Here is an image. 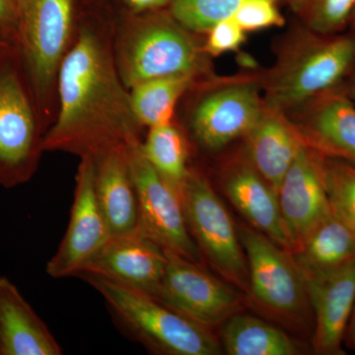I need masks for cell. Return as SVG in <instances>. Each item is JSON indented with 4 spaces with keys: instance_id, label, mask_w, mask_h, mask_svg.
Returning <instances> with one entry per match:
<instances>
[{
    "instance_id": "cell-20",
    "label": "cell",
    "mask_w": 355,
    "mask_h": 355,
    "mask_svg": "<svg viewBox=\"0 0 355 355\" xmlns=\"http://www.w3.org/2000/svg\"><path fill=\"white\" fill-rule=\"evenodd\" d=\"M93 160L96 193L112 236L135 232L139 227V200L128 146L113 149Z\"/></svg>"
},
{
    "instance_id": "cell-8",
    "label": "cell",
    "mask_w": 355,
    "mask_h": 355,
    "mask_svg": "<svg viewBox=\"0 0 355 355\" xmlns=\"http://www.w3.org/2000/svg\"><path fill=\"white\" fill-rule=\"evenodd\" d=\"M187 225L207 261L227 282L249 293V270L239 232L209 178L191 166L181 191Z\"/></svg>"
},
{
    "instance_id": "cell-24",
    "label": "cell",
    "mask_w": 355,
    "mask_h": 355,
    "mask_svg": "<svg viewBox=\"0 0 355 355\" xmlns=\"http://www.w3.org/2000/svg\"><path fill=\"white\" fill-rule=\"evenodd\" d=\"M222 342L230 355H295L297 345L284 331L250 315L229 318L222 331Z\"/></svg>"
},
{
    "instance_id": "cell-6",
    "label": "cell",
    "mask_w": 355,
    "mask_h": 355,
    "mask_svg": "<svg viewBox=\"0 0 355 355\" xmlns=\"http://www.w3.org/2000/svg\"><path fill=\"white\" fill-rule=\"evenodd\" d=\"M263 106L260 70L230 76L217 74L189 89L178 107L176 120L191 147L219 153L246 135Z\"/></svg>"
},
{
    "instance_id": "cell-13",
    "label": "cell",
    "mask_w": 355,
    "mask_h": 355,
    "mask_svg": "<svg viewBox=\"0 0 355 355\" xmlns=\"http://www.w3.org/2000/svg\"><path fill=\"white\" fill-rule=\"evenodd\" d=\"M286 114L311 150L355 166V103L342 85Z\"/></svg>"
},
{
    "instance_id": "cell-35",
    "label": "cell",
    "mask_w": 355,
    "mask_h": 355,
    "mask_svg": "<svg viewBox=\"0 0 355 355\" xmlns=\"http://www.w3.org/2000/svg\"><path fill=\"white\" fill-rule=\"evenodd\" d=\"M11 44H13V42L0 32V51L4 50L7 46H11Z\"/></svg>"
},
{
    "instance_id": "cell-9",
    "label": "cell",
    "mask_w": 355,
    "mask_h": 355,
    "mask_svg": "<svg viewBox=\"0 0 355 355\" xmlns=\"http://www.w3.org/2000/svg\"><path fill=\"white\" fill-rule=\"evenodd\" d=\"M141 142L128 146V163L139 200L137 231L165 251L205 265L187 225L181 196L148 162L142 153Z\"/></svg>"
},
{
    "instance_id": "cell-18",
    "label": "cell",
    "mask_w": 355,
    "mask_h": 355,
    "mask_svg": "<svg viewBox=\"0 0 355 355\" xmlns=\"http://www.w3.org/2000/svg\"><path fill=\"white\" fill-rule=\"evenodd\" d=\"M243 140V150L250 162L277 191L305 146L288 116L266 104Z\"/></svg>"
},
{
    "instance_id": "cell-25",
    "label": "cell",
    "mask_w": 355,
    "mask_h": 355,
    "mask_svg": "<svg viewBox=\"0 0 355 355\" xmlns=\"http://www.w3.org/2000/svg\"><path fill=\"white\" fill-rule=\"evenodd\" d=\"M286 6L305 27L336 34L349 29L355 0H286Z\"/></svg>"
},
{
    "instance_id": "cell-23",
    "label": "cell",
    "mask_w": 355,
    "mask_h": 355,
    "mask_svg": "<svg viewBox=\"0 0 355 355\" xmlns=\"http://www.w3.org/2000/svg\"><path fill=\"white\" fill-rule=\"evenodd\" d=\"M200 80L188 76H164L130 88L132 109L140 127L148 130L174 121L182 98Z\"/></svg>"
},
{
    "instance_id": "cell-10",
    "label": "cell",
    "mask_w": 355,
    "mask_h": 355,
    "mask_svg": "<svg viewBox=\"0 0 355 355\" xmlns=\"http://www.w3.org/2000/svg\"><path fill=\"white\" fill-rule=\"evenodd\" d=\"M249 270V293L259 305L289 321L304 319L308 305L304 279L291 253L256 229L238 230Z\"/></svg>"
},
{
    "instance_id": "cell-28",
    "label": "cell",
    "mask_w": 355,
    "mask_h": 355,
    "mask_svg": "<svg viewBox=\"0 0 355 355\" xmlns=\"http://www.w3.org/2000/svg\"><path fill=\"white\" fill-rule=\"evenodd\" d=\"M279 0H247L233 17L246 33L272 27H284L286 18Z\"/></svg>"
},
{
    "instance_id": "cell-30",
    "label": "cell",
    "mask_w": 355,
    "mask_h": 355,
    "mask_svg": "<svg viewBox=\"0 0 355 355\" xmlns=\"http://www.w3.org/2000/svg\"><path fill=\"white\" fill-rule=\"evenodd\" d=\"M173 0H112L111 6L119 14H140L167 9Z\"/></svg>"
},
{
    "instance_id": "cell-14",
    "label": "cell",
    "mask_w": 355,
    "mask_h": 355,
    "mask_svg": "<svg viewBox=\"0 0 355 355\" xmlns=\"http://www.w3.org/2000/svg\"><path fill=\"white\" fill-rule=\"evenodd\" d=\"M277 195L294 253L333 211L324 182L323 156L303 147Z\"/></svg>"
},
{
    "instance_id": "cell-17",
    "label": "cell",
    "mask_w": 355,
    "mask_h": 355,
    "mask_svg": "<svg viewBox=\"0 0 355 355\" xmlns=\"http://www.w3.org/2000/svg\"><path fill=\"white\" fill-rule=\"evenodd\" d=\"M166 265L164 250L137 230L112 236L80 273L99 275L154 296L164 277Z\"/></svg>"
},
{
    "instance_id": "cell-4",
    "label": "cell",
    "mask_w": 355,
    "mask_h": 355,
    "mask_svg": "<svg viewBox=\"0 0 355 355\" xmlns=\"http://www.w3.org/2000/svg\"><path fill=\"white\" fill-rule=\"evenodd\" d=\"M16 3L14 44L48 132L58 113V71L76 40L81 6L78 0H16Z\"/></svg>"
},
{
    "instance_id": "cell-5",
    "label": "cell",
    "mask_w": 355,
    "mask_h": 355,
    "mask_svg": "<svg viewBox=\"0 0 355 355\" xmlns=\"http://www.w3.org/2000/svg\"><path fill=\"white\" fill-rule=\"evenodd\" d=\"M106 303L123 335L149 352L164 355H219L220 343L211 329L144 292L121 286L92 273L78 275Z\"/></svg>"
},
{
    "instance_id": "cell-12",
    "label": "cell",
    "mask_w": 355,
    "mask_h": 355,
    "mask_svg": "<svg viewBox=\"0 0 355 355\" xmlns=\"http://www.w3.org/2000/svg\"><path fill=\"white\" fill-rule=\"evenodd\" d=\"M111 237L96 193L94 160L80 158L69 226L46 273L55 279L77 277Z\"/></svg>"
},
{
    "instance_id": "cell-2",
    "label": "cell",
    "mask_w": 355,
    "mask_h": 355,
    "mask_svg": "<svg viewBox=\"0 0 355 355\" xmlns=\"http://www.w3.org/2000/svg\"><path fill=\"white\" fill-rule=\"evenodd\" d=\"M272 67L260 70L266 106L291 113L343 85L355 67V30L324 34L294 21L275 48Z\"/></svg>"
},
{
    "instance_id": "cell-26",
    "label": "cell",
    "mask_w": 355,
    "mask_h": 355,
    "mask_svg": "<svg viewBox=\"0 0 355 355\" xmlns=\"http://www.w3.org/2000/svg\"><path fill=\"white\" fill-rule=\"evenodd\" d=\"M247 0H173L167 10L187 29L205 36L217 23L233 17ZM286 6V0H279Z\"/></svg>"
},
{
    "instance_id": "cell-15",
    "label": "cell",
    "mask_w": 355,
    "mask_h": 355,
    "mask_svg": "<svg viewBox=\"0 0 355 355\" xmlns=\"http://www.w3.org/2000/svg\"><path fill=\"white\" fill-rule=\"evenodd\" d=\"M302 275L315 315V352L345 355L343 343L355 304V260L331 270Z\"/></svg>"
},
{
    "instance_id": "cell-19",
    "label": "cell",
    "mask_w": 355,
    "mask_h": 355,
    "mask_svg": "<svg viewBox=\"0 0 355 355\" xmlns=\"http://www.w3.org/2000/svg\"><path fill=\"white\" fill-rule=\"evenodd\" d=\"M60 343L8 277H0V355H62Z\"/></svg>"
},
{
    "instance_id": "cell-34",
    "label": "cell",
    "mask_w": 355,
    "mask_h": 355,
    "mask_svg": "<svg viewBox=\"0 0 355 355\" xmlns=\"http://www.w3.org/2000/svg\"><path fill=\"white\" fill-rule=\"evenodd\" d=\"M112 0H78V3L83 8H90V7L101 6L105 4L111 3Z\"/></svg>"
},
{
    "instance_id": "cell-11",
    "label": "cell",
    "mask_w": 355,
    "mask_h": 355,
    "mask_svg": "<svg viewBox=\"0 0 355 355\" xmlns=\"http://www.w3.org/2000/svg\"><path fill=\"white\" fill-rule=\"evenodd\" d=\"M165 253L164 277L154 298L210 329L237 313L241 295L234 287L205 270L203 265L172 252Z\"/></svg>"
},
{
    "instance_id": "cell-22",
    "label": "cell",
    "mask_w": 355,
    "mask_h": 355,
    "mask_svg": "<svg viewBox=\"0 0 355 355\" xmlns=\"http://www.w3.org/2000/svg\"><path fill=\"white\" fill-rule=\"evenodd\" d=\"M141 149L154 169L181 196L191 171V144L179 121L175 119L171 123L148 128Z\"/></svg>"
},
{
    "instance_id": "cell-3",
    "label": "cell",
    "mask_w": 355,
    "mask_h": 355,
    "mask_svg": "<svg viewBox=\"0 0 355 355\" xmlns=\"http://www.w3.org/2000/svg\"><path fill=\"white\" fill-rule=\"evenodd\" d=\"M167 9L140 14L116 12L113 50L116 69L128 89L171 76L207 79L217 76L203 44Z\"/></svg>"
},
{
    "instance_id": "cell-27",
    "label": "cell",
    "mask_w": 355,
    "mask_h": 355,
    "mask_svg": "<svg viewBox=\"0 0 355 355\" xmlns=\"http://www.w3.org/2000/svg\"><path fill=\"white\" fill-rule=\"evenodd\" d=\"M324 182L331 209L355 234V166L323 157Z\"/></svg>"
},
{
    "instance_id": "cell-33",
    "label": "cell",
    "mask_w": 355,
    "mask_h": 355,
    "mask_svg": "<svg viewBox=\"0 0 355 355\" xmlns=\"http://www.w3.org/2000/svg\"><path fill=\"white\" fill-rule=\"evenodd\" d=\"M342 87L345 91L350 99L355 103V67L352 73L347 77V80L343 83Z\"/></svg>"
},
{
    "instance_id": "cell-31",
    "label": "cell",
    "mask_w": 355,
    "mask_h": 355,
    "mask_svg": "<svg viewBox=\"0 0 355 355\" xmlns=\"http://www.w3.org/2000/svg\"><path fill=\"white\" fill-rule=\"evenodd\" d=\"M17 26V3L16 0H0V32L14 44Z\"/></svg>"
},
{
    "instance_id": "cell-21",
    "label": "cell",
    "mask_w": 355,
    "mask_h": 355,
    "mask_svg": "<svg viewBox=\"0 0 355 355\" xmlns=\"http://www.w3.org/2000/svg\"><path fill=\"white\" fill-rule=\"evenodd\" d=\"M291 254L301 273L338 268L355 260V234L331 211Z\"/></svg>"
},
{
    "instance_id": "cell-29",
    "label": "cell",
    "mask_w": 355,
    "mask_h": 355,
    "mask_svg": "<svg viewBox=\"0 0 355 355\" xmlns=\"http://www.w3.org/2000/svg\"><path fill=\"white\" fill-rule=\"evenodd\" d=\"M247 34L234 17L222 20L205 35V50L211 58L237 51L246 43Z\"/></svg>"
},
{
    "instance_id": "cell-36",
    "label": "cell",
    "mask_w": 355,
    "mask_h": 355,
    "mask_svg": "<svg viewBox=\"0 0 355 355\" xmlns=\"http://www.w3.org/2000/svg\"><path fill=\"white\" fill-rule=\"evenodd\" d=\"M349 29L355 30V6L354 12L352 14V17H350Z\"/></svg>"
},
{
    "instance_id": "cell-32",
    "label": "cell",
    "mask_w": 355,
    "mask_h": 355,
    "mask_svg": "<svg viewBox=\"0 0 355 355\" xmlns=\"http://www.w3.org/2000/svg\"><path fill=\"white\" fill-rule=\"evenodd\" d=\"M345 343L347 349L355 350V304L350 316L349 324L345 335Z\"/></svg>"
},
{
    "instance_id": "cell-1",
    "label": "cell",
    "mask_w": 355,
    "mask_h": 355,
    "mask_svg": "<svg viewBox=\"0 0 355 355\" xmlns=\"http://www.w3.org/2000/svg\"><path fill=\"white\" fill-rule=\"evenodd\" d=\"M114 19L111 4L81 7L76 40L58 71V113L44 153L96 159L141 141L144 128L114 62Z\"/></svg>"
},
{
    "instance_id": "cell-16",
    "label": "cell",
    "mask_w": 355,
    "mask_h": 355,
    "mask_svg": "<svg viewBox=\"0 0 355 355\" xmlns=\"http://www.w3.org/2000/svg\"><path fill=\"white\" fill-rule=\"evenodd\" d=\"M219 180L224 195L256 230L289 253L293 252L277 191L257 171L243 149L224 164Z\"/></svg>"
},
{
    "instance_id": "cell-7",
    "label": "cell",
    "mask_w": 355,
    "mask_h": 355,
    "mask_svg": "<svg viewBox=\"0 0 355 355\" xmlns=\"http://www.w3.org/2000/svg\"><path fill=\"white\" fill-rule=\"evenodd\" d=\"M15 44L0 51V186L16 188L38 171L46 135Z\"/></svg>"
}]
</instances>
